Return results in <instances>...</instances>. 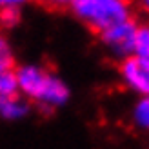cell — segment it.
Segmentation results:
<instances>
[{"instance_id": "6da1fadb", "label": "cell", "mask_w": 149, "mask_h": 149, "mask_svg": "<svg viewBox=\"0 0 149 149\" xmlns=\"http://www.w3.org/2000/svg\"><path fill=\"white\" fill-rule=\"evenodd\" d=\"M18 93L46 113L64 107L71 98V89L65 82L42 64H22L15 69Z\"/></svg>"}, {"instance_id": "7a4b0ae2", "label": "cell", "mask_w": 149, "mask_h": 149, "mask_svg": "<svg viewBox=\"0 0 149 149\" xmlns=\"http://www.w3.org/2000/svg\"><path fill=\"white\" fill-rule=\"evenodd\" d=\"M69 9L73 17L89 31L102 33L104 29L133 18V0H73Z\"/></svg>"}, {"instance_id": "3957f363", "label": "cell", "mask_w": 149, "mask_h": 149, "mask_svg": "<svg viewBox=\"0 0 149 149\" xmlns=\"http://www.w3.org/2000/svg\"><path fill=\"white\" fill-rule=\"evenodd\" d=\"M136 29H138V22L135 18H127L98 33V40L111 58L122 60V58L133 55Z\"/></svg>"}, {"instance_id": "277c9868", "label": "cell", "mask_w": 149, "mask_h": 149, "mask_svg": "<svg viewBox=\"0 0 149 149\" xmlns=\"http://www.w3.org/2000/svg\"><path fill=\"white\" fill-rule=\"evenodd\" d=\"M118 78L127 91L136 96L149 95V64L131 55L118 60Z\"/></svg>"}, {"instance_id": "5b68a950", "label": "cell", "mask_w": 149, "mask_h": 149, "mask_svg": "<svg viewBox=\"0 0 149 149\" xmlns=\"http://www.w3.org/2000/svg\"><path fill=\"white\" fill-rule=\"evenodd\" d=\"M33 111V104L18 91L0 96V118L6 122H20Z\"/></svg>"}, {"instance_id": "8992f818", "label": "cell", "mask_w": 149, "mask_h": 149, "mask_svg": "<svg viewBox=\"0 0 149 149\" xmlns=\"http://www.w3.org/2000/svg\"><path fill=\"white\" fill-rule=\"evenodd\" d=\"M131 124L138 131L149 133V95L138 96L135 106L131 109Z\"/></svg>"}, {"instance_id": "52a82bcc", "label": "cell", "mask_w": 149, "mask_h": 149, "mask_svg": "<svg viewBox=\"0 0 149 149\" xmlns=\"http://www.w3.org/2000/svg\"><path fill=\"white\" fill-rule=\"evenodd\" d=\"M133 55L149 64V24H138Z\"/></svg>"}, {"instance_id": "ba28073f", "label": "cell", "mask_w": 149, "mask_h": 149, "mask_svg": "<svg viewBox=\"0 0 149 149\" xmlns=\"http://www.w3.org/2000/svg\"><path fill=\"white\" fill-rule=\"evenodd\" d=\"M7 69H15V51L7 36L0 31V73Z\"/></svg>"}, {"instance_id": "9c48e42d", "label": "cell", "mask_w": 149, "mask_h": 149, "mask_svg": "<svg viewBox=\"0 0 149 149\" xmlns=\"http://www.w3.org/2000/svg\"><path fill=\"white\" fill-rule=\"evenodd\" d=\"M22 20V9L17 7H0V27L15 29Z\"/></svg>"}, {"instance_id": "30bf717a", "label": "cell", "mask_w": 149, "mask_h": 149, "mask_svg": "<svg viewBox=\"0 0 149 149\" xmlns=\"http://www.w3.org/2000/svg\"><path fill=\"white\" fill-rule=\"evenodd\" d=\"M18 91V84H17V74L15 69H7L0 73V96L11 95Z\"/></svg>"}, {"instance_id": "8fae6325", "label": "cell", "mask_w": 149, "mask_h": 149, "mask_svg": "<svg viewBox=\"0 0 149 149\" xmlns=\"http://www.w3.org/2000/svg\"><path fill=\"white\" fill-rule=\"evenodd\" d=\"M29 2H33V0H0V7H17V9H22Z\"/></svg>"}, {"instance_id": "7c38bea8", "label": "cell", "mask_w": 149, "mask_h": 149, "mask_svg": "<svg viewBox=\"0 0 149 149\" xmlns=\"http://www.w3.org/2000/svg\"><path fill=\"white\" fill-rule=\"evenodd\" d=\"M133 6H136L142 13L149 15V0H133Z\"/></svg>"}]
</instances>
